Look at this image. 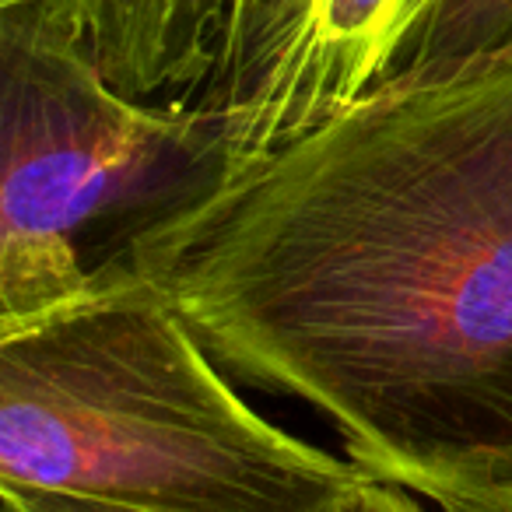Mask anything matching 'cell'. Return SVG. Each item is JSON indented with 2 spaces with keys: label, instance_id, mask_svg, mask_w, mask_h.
<instances>
[{
  "label": "cell",
  "instance_id": "obj_1",
  "mask_svg": "<svg viewBox=\"0 0 512 512\" xmlns=\"http://www.w3.org/2000/svg\"><path fill=\"white\" fill-rule=\"evenodd\" d=\"M239 383L372 477L512 495V64L383 88L225 172L123 253Z\"/></svg>",
  "mask_w": 512,
  "mask_h": 512
},
{
  "label": "cell",
  "instance_id": "obj_2",
  "mask_svg": "<svg viewBox=\"0 0 512 512\" xmlns=\"http://www.w3.org/2000/svg\"><path fill=\"white\" fill-rule=\"evenodd\" d=\"M369 477L256 414L123 256L78 302L0 334V488L130 512H330Z\"/></svg>",
  "mask_w": 512,
  "mask_h": 512
},
{
  "label": "cell",
  "instance_id": "obj_3",
  "mask_svg": "<svg viewBox=\"0 0 512 512\" xmlns=\"http://www.w3.org/2000/svg\"><path fill=\"white\" fill-rule=\"evenodd\" d=\"M228 165L218 109L141 102L53 43L0 25V334L78 302L162 214Z\"/></svg>",
  "mask_w": 512,
  "mask_h": 512
},
{
  "label": "cell",
  "instance_id": "obj_4",
  "mask_svg": "<svg viewBox=\"0 0 512 512\" xmlns=\"http://www.w3.org/2000/svg\"><path fill=\"white\" fill-rule=\"evenodd\" d=\"M421 11L425 0H309L225 113V172L383 92Z\"/></svg>",
  "mask_w": 512,
  "mask_h": 512
},
{
  "label": "cell",
  "instance_id": "obj_5",
  "mask_svg": "<svg viewBox=\"0 0 512 512\" xmlns=\"http://www.w3.org/2000/svg\"><path fill=\"white\" fill-rule=\"evenodd\" d=\"M232 0H0V25L85 60L116 92L197 106L225 50Z\"/></svg>",
  "mask_w": 512,
  "mask_h": 512
},
{
  "label": "cell",
  "instance_id": "obj_6",
  "mask_svg": "<svg viewBox=\"0 0 512 512\" xmlns=\"http://www.w3.org/2000/svg\"><path fill=\"white\" fill-rule=\"evenodd\" d=\"M512 46V0H428L386 88L460 78Z\"/></svg>",
  "mask_w": 512,
  "mask_h": 512
},
{
  "label": "cell",
  "instance_id": "obj_7",
  "mask_svg": "<svg viewBox=\"0 0 512 512\" xmlns=\"http://www.w3.org/2000/svg\"><path fill=\"white\" fill-rule=\"evenodd\" d=\"M306 4L309 0H232L221 64L197 106L218 109V113L235 109V102L246 95V88L260 74L264 60L281 43V36L299 22Z\"/></svg>",
  "mask_w": 512,
  "mask_h": 512
},
{
  "label": "cell",
  "instance_id": "obj_8",
  "mask_svg": "<svg viewBox=\"0 0 512 512\" xmlns=\"http://www.w3.org/2000/svg\"><path fill=\"white\" fill-rule=\"evenodd\" d=\"M330 512H425V509H421L418 498L407 488L379 481V477H369V481L358 484L355 491H348Z\"/></svg>",
  "mask_w": 512,
  "mask_h": 512
},
{
  "label": "cell",
  "instance_id": "obj_9",
  "mask_svg": "<svg viewBox=\"0 0 512 512\" xmlns=\"http://www.w3.org/2000/svg\"><path fill=\"white\" fill-rule=\"evenodd\" d=\"M0 512H130V509L88 502V498L46 495V491L0 488Z\"/></svg>",
  "mask_w": 512,
  "mask_h": 512
},
{
  "label": "cell",
  "instance_id": "obj_10",
  "mask_svg": "<svg viewBox=\"0 0 512 512\" xmlns=\"http://www.w3.org/2000/svg\"><path fill=\"white\" fill-rule=\"evenodd\" d=\"M442 512H512V495L484 498V502H449Z\"/></svg>",
  "mask_w": 512,
  "mask_h": 512
},
{
  "label": "cell",
  "instance_id": "obj_11",
  "mask_svg": "<svg viewBox=\"0 0 512 512\" xmlns=\"http://www.w3.org/2000/svg\"><path fill=\"white\" fill-rule=\"evenodd\" d=\"M495 64H512V46H509L505 53H498V57L491 60V64H484V67H495ZM474 71H477V67H474ZM467 74H470V71H467Z\"/></svg>",
  "mask_w": 512,
  "mask_h": 512
}]
</instances>
